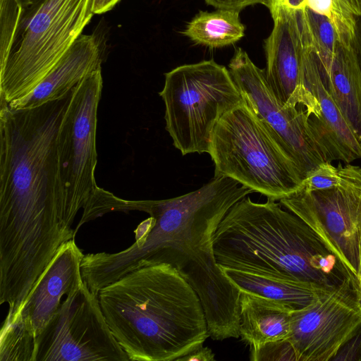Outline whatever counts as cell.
<instances>
[{
    "label": "cell",
    "instance_id": "obj_1",
    "mask_svg": "<svg viewBox=\"0 0 361 361\" xmlns=\"http://www.w3.org/2000/svg\"><path fill=\"white\" fill-rule=\"evenodd\" d=\"M11 109L0 104V302L20 307L60 247L75 239L58 155L71 100Z\"/></svg>",
    "mask_w": 361,
    "mask_h": 361
},
{
    "label": "cell",
    "instance_id": "obj_2",
    "mask_svg": "<svg viewBox=\"0 0 361 361\" xmlns=\"http://www.w3.org/2000/svg\"><path fill=\"white\" fill-rule=\"evenodd\" d=\"M252 192L230 177L214 176L199 189L178 197L123 200L121 212H144L149 217L137 226L135 241L126 250L85 255L84 281L98 293L138 268L169 264L197 294L209 337L214 341L239 338L240 292L217 264L213 237L230 208Z\"/></svg>",
    "mask_w": 361,
    "mask_h": 361
},
{
    "label": "cell",
    "instance_id": "obj_3",
    "mask_svg": "<svg viewBox=\"0 0 361 361\" xmlns=\"http://www.w3.org/2000/svg\"><path fill=\"white\" fill-rule=\"evenodd\" d=\"M106 322L132 361H177L209 337L201 301L171 264L133 270L98 293Z\"/></svg>",
    "mask_w": 361,
    "mask_h": 361
},
{
    "label": "cell",
    "instance_id": "obj_4",
    "mask_svg": "<svg viewBox=\"0 0 361 361\" xmlns=\"http://www.w3.org/2000/svg\"><path fill=\"white\" fill-rule=\"evenodd\" d=\"M213 250L221 269L335 288L346 277L336 257L300 217L275 200L245 197L220 221Z\"/></svg>",
    "mask_w": 361,
    "mask_h": 361
},
{
    "label": "cell",
    "instance_id": "obj_5",
    "mask_svg": "<svg viewBox=\"0 0 361 361\" xmlns=\"http://www.w3.org/2000/svg\"><path fill=\"white\" fill-rule=\"evenodd\" d=\"M208 154L214 176L230 177L275 201L296 191L305 178L294 158L245 102L216 123Z\"/></svg>",
    "mask_w": 361,
    "mask_h": 361
},
{
    "label": "cell",
    "instance_id": "obj_6",
    "mask_svg": "<svg viewBox=\"0 0 361 361\" xmlns=\"http://www.w3.org/2000/svg\"><path fill=\"white\" fill-rule=\"evenodd\" d=\"M92 0H42L23 8L14 43L0 65V104L29 94L82 35Z\"/></svg>",
    "mask_w": 361,
    "mask_h": 361
},
{
    "label": "cell",
    "instance_id": "obj_7",
    "mask_svg": "<svg viewBox=\"0 0 361 361\" xmlns=\"http://www.w3.org/2000/svg\"><path fill=\"white\" fill-rule=\"evenodd\" d=\"M164 75L159 94L173 146L183 155L209 153L216 123L245 102L229 70L211 59L179 66Z\"/></svg>",
    "mask_w": 361,
    "mask_h": 361
},
{
    "label": "cell",
    "instance_id": "obj_8",
    "mask_svg": "<svg viewBox=\"0 0 361 361\" xmlns=\"http://www.w3.org/2000/svg\"><path fill=\"white\" fill-rule=\"evenodd\" d=\"M103 80L102 68L73 87L58 132L61 178L70 211L85 214L103 188L96 183L97 109Z\"/></svg>",
    "mask_w": 361,
    "mask_h": 361
},
{
    "label": "cell",
    "instance_id": "obj_9",
    "mask_svg": "<svg viewBox=\"0 0 361 361\" xmlns=\"http://www.w3.org/2000/svg\"><path fill=\"white\" fill-rule=\"evenodd\" d=\"M112 334L98 294L84 281L66 295L35 338L33 361H129Z\"/></svg>",
    "mask_w": 361,
    "mask_h": 361
},
{
    "label": "cell",
    "instance_id": "obj_10",
    "mask_svg": "<svg viewBox=\"0 0 361 361\" xmlns=\"http://www.w3.org/2000/svg\"><path fill=\"white\" fill-rule=\"evenodd\" d=\"M228 70L245 103L291 154L305 177L320 164L332 162L306 109L283 105L270 88L265 70L242 48L235 49Z\"/></svg>",
    "mask_w": 361,
    "mask_h": 361
},
{
    "label": "cell",
    "instance_id": "obj_11",
    "mask_svg": "<svg viewBox=\"0 0 361 361\" xmlns=\"http://www.w3.org/2000/svg\"><path fill=\"white\" fill-rule=\"evenodd\" d=\"M84 255L75 239L60 247L13 319L3 324L1 361H33L35 338L55 314L63 297L84 282L81 273Z\"/></svg>",
    "mask_w": 361,
    "mask_h": 361
},
{
    "label": "cell",
    "instance_id": "obj_12",
    "mask_svg": "<svg viewBox=\"0 0 361 361\" xmlns=\"http://www.w3.org/2000/svg\"><path fill=\"white\" fill-rule=\"evenodd\" d=\"M279 202L316 233L357 290L361 182L326 190L298 189Z\"/></svg>",
    "mask_w": 361,
    "mask_h": 361
},
{
    "label": "cell",
    "instance_id": "obj_13",
    "mask_svg": "<svg viewBox=\"0 0 361 361\" xmlns=\"http://www.w3.org/2000/svg\"><path fill=\"white\" fill-rule=\"evenodd\" d=\"M361 331V307L350 279L292 313L284 343L295 361H327Z\"/></svg>",
    "mask_w": 361,
    "mask_h": 361
},
{
    "label": "cell",
    "instance_id": "obj_14",
    "mask_svg": "<svg viewBox=\"0 0 361 361\" xmlns=\"http://www.w3.org/2000/svg\"><path fill=\"white\" fill-rule=\"evenodd\" d=\"M271 16L274 26L264 43L268 84L283 105L304 108L320 118L319 102L303 82L301 10L280 8Z\"/></svg>",
    "mask_w": 361,
    "mask_h": 361
},
{
    "label": "cell",
    "instance_id": "obj_15",
    "mask_svg": "<svg viewBox=\"0 0 361 361\" xmlns=\"http://www.w3.org/2000/svg\"><path fill=\"white\" fill-rule=\"evenodd\" d=\"M303 82L319 102L321 112L320 118H312L314 128L333 161L350 164L361 160V139L323 82L306 25H303Z\"/></svg>",
    "mask_w": 361,
    "mask_h": 361
},
{
    "label": "cell",
    "instance_id": "obj_16",
    "mask_svg": "<svg viewBox=\"0 0 361 361\" xmlns=\"http://www.w3.org/2000/svg\"><path fill=\"white\" fill-rule=\"evenodd\" d=\"M103 54L97 35L82 34L29 94L8 106L32 109L66 96L88 74L102 68Z\"/></svg>",
    "mask_w": 361,
    "mask_h": 361
},
{
    "label": "cell",
    "instance_id": "obj_17",
    "mask_svg": "<svg viewBox=\"0 0 361 361\" xmlns=\"http://www.w3.org/2000/svg\"><path fill=\"white\" fill-rule=\"evenodd\" d=\"M315 56L326 87L361 139V68L353 44L338 39L333 54Z\"/></svg>",
    "mask_w": 361,
    "mask_h": 361
},
{
    "label": "cell",
    "instance_id": "obj_18",
    "mask_svg": "<svg viewBox=\"0 0 361 361\" xmlns=\"http://www.w3.org/2000/svg\"><path fill=\"white\" fill-rule=\"evenodd\" d=\"M240 336L250 348L287 339L294 312L286 305L240 292Z\"/></svg>",
    "mask_w": 361,
    "mask_h": 361
},
{
    "label": "cell",
    "instance_id": "obj_19",
    "mask_svg": "<svg viewBox=\"0 0 361 361\" xmlns=\"http://www.w3.org/2000/svg\"><path fill=\"white\" fill-rule=\"evenodd\" d=\"M221 269L240 292L276 300L293 312L309 306L334 289L312 282L270 278L229 269Z\"/></svg>",
    "mask_w": 361,
    "mask_h": 361
},
{
    "label": "cell",
    "instance_id": "obj_20",
    "mask_svg": "<svg viewBox=\"0 0 361 361\" xmlns=\"http://www.w3.org/2000/svg\"><path fill=\"white\" fill-rule=\"evenodd\" d=\"M240 11L216 8L200 11L188 23L183 35L197 44L220 48L235 44L245 35Z\"/></svg>",
    "mask_w": 361,
    "mask_h": 361
},
{
    "label": "cell",
    "instance_id": "obj_21",
    "mask_svg": "<svg viewBox=\"0 0 361 361\" xmlns=\"http://www.w3.org/2000/svg\"><path fill=\"white\" fill-rule=\"evenodd\" d=\"M361 182V168L350 164L335 166L325 161L310 171L298 189L313 191L346 186Z\"/></svg>",
    "mask_w": 361,
    "mask_h": 361
},
{
    "label": "cell",
    "instance_id": "obj_22",
    "mask_svg": "<svg viewBox=\"0 0 361 361\" xmlns=\"http://www.w3.org/2000/svg\"><path fill=\"white\" fill-rule=\"evenodd\" d=\"M306 7L325 17L333 25L338 39L353 44L355 16L338 0H306Z\"/></svg>",
    "mask_w": 361,
    "mask_h": 361
},
{
    "label": "cell",
    "instance_id": "obj_23",
    "mask_svg": "<svg viewBox=\"0 0 361 361\" xmlns=\"http://www.w3.org/2000/svg\"><path fill=\"white\" fill-rule=\"evenodd\" d=\"M23 9L19 0H0V65L6 61L14 43Z\"/></svg>",
    "mask_w": 361,
    "mask_h": 361
},
{
    "label": "cell",
    "instance_id": "obj_24",
    "mask_svg": "<svg viewBox=\"0 0 361 361\" xmlns=\"http://www.w3.org/2000/svg\"><path fill=\"white\" fill-rule=\"evenodd\" d=\"M208 5L216 8L229 9L240 11L245 7L255 4H262L267 8L269 0H204Z\"/></svg>",
    "mask_w": 361,
    "mask_h": 361
},
{
    "label": "cell",
    "instance_id": "obj_25",
    "mask_svg": "<svg viewBox=\"0 0 361 361\" xmlns=\"http://www.w3.org/2000/svg\"><path fill=\"white\" fill-rule=\"evenodd\" d=\"M214 356L211 348L202 345L179 357L177 361H213L215 360Z\"/></svg>",
    "mask_w": 361,
    "mask_h": 361
},
{
    "label": "cell",
    "instance_id": "obj_26",
    "mask_svg": "<svg viewBox=\"0 0 361 361\" xmlns=\"http://www.w3.org/2000/svg\"><path fill=\"white\" fill-rule=\"evenodd\" d=\"M306 0H269L267 8L271 15L280 8L300 11L306 8Z\"/></svg>",
    "mask_w": 361,
    "mask_h": 361
},
{
    "label": "cell",
    "instance_id": "obj_27",
    "mask_svg": "<svg viewBox=\"0 0 361 361\" xmlns=\"http://www.w3.org/2000/svg\"><path fill=\"white\" fill-rule=\"evenodd\" d=\"M353 46L361 68V14L355 17V34Z\"/></svg>",
    "mask_w": 361,
    "mask_h": 361
},
{
    "label": "cell",
    "instance_id": "obj_28",
    "mask_svg": "<svg viewBox=\"0 0 361 361\" xmlns=\"http://www.w3.org/2000/svg\"><path fill=\"white\" fill-rule=\"evenodd\" d=\"M121 0H92L94 14H102L111 11Z\"/></svg>",
    "mask_w": 361,
    "mask_h": 361
},
{
    "label": "cell",
    "instance_id": "obj_29",
    "mask_svg": "<svg viewBox=\"0 0 361 361\" xmlns=\"http://www.w3.org/2000/svg\"><path fill=\"white\" fill-rule=\"evenodd\" d=\"M348 8L355 16L361 14V0H338Z\"/></svg>",
    "mask_w": 361,
    "mask_h": 361
},
{
    "label": "cell",
    "instance_id": "obj_30",
    "mask_svg": "<svg viewBox=\"0 0 361 361\" xmlns=\"http://www.w3.org/2000/svg\"><path fill=\"white\" fill-rule=\"evenodd\" d=\"M357 286L358 290L361 291V241L359 246V257H358V268H357Z\"/></svg>",
    "mask_w": 361,
    "mask_h": 361
},
{
    "label": "cell",
    "instance_id": "obj_31",
    "mask_svg": "<svg viewBox=\"0 0 361 361\" xmlns=\"http://www.w3.org/2000/svg\"><path fill=\"white\" fill-rule=\"evenodd\" d=\"M41 1L42 0H19V1L23 5V8H25L32 4H35Z\"/></svg>",
    "mask_w": 361,
    "mask_h": 361
},
{
    "label": "cell",
    "instance_id": "obj_32",
    "mask_svg": "<svg viewBox=\"0 0 361 361\" xmlns=\"http://www.w3.org/2000/svg\"><path fill=\"white\" fill-rule=\"evenodd\" d=\"M357 300H358L359 304L361 307V291H357Z\"/></svg>",
    "mask_w": 361,
    "mask_h": 361
}]
</instances>
